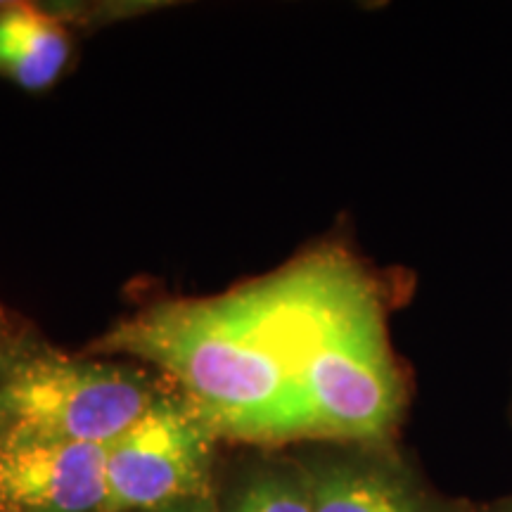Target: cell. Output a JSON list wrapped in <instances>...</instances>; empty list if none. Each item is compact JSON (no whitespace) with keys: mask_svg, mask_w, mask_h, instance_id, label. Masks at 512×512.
Instances as JSON below:
<instances>
[{"mask_svg":"<svg viewBox=\"0 0 512 512\" xmlns=\"http://www.w3.org/2000/svg\"><path fill=\"white\" fill-rule=\"evenodd\" d=\"M100 347L166 370L214 434L261 441L306 437L268 283L214 302L147 311L119 325Z\"/></svg>","mask_w":512,"mask_h":512,"instance_id":"obj_1","label":"cell"},{"mask_svg":"<svg viewBox=\"0 0 512 512\" xmlns=\"http://www.w3.org/2000/svg\"><path fill=\"white\" fill-rule=\"evenodd\" d=\"M306 437L384 444L406 392L373 292L335 259L268 280Z\"/></svg>","mask_w":512,"mask_h":512,"instance_id":"obj_2","label":"cell"},{"mask_svg":"<svg viewBox=\"0 0 512 512\" xmlns=\"http://www.w3.org/2000/svg\"><path fill=\"white\" fill-rule=\"evenodd\" d=\"M145 373L15 344L0 361L3 437L107 446L159 399Z\"/></svg>","mask_w":512,"mask_h":512,"instance_id":"obj_3","label":"cell"},{"mask_svg":"<svg viewBox=\"0 0 512 512\" xmlns=\"http://www.w3.org/2000/svg\"><path fill=\"white\" fill-rule=\"evenodd\" d=\"M214 432L178 396H159L105 446V512H159L207 496Z\"/></svg>","mask_w":512,"mask_h":512,"instance_id":"obj_4","label":"cell"},{"mask_svg":"<svg viewBox=\"0 0 512 512\" xmlns=\"http://www.w3.org/2000/svg\"><path fill=\"white\" fill-rule=\"evenodd\" d=\"M0 512H105V446L0 434Z\"/></svg>","mask_w":512,"mask_h":512,"instance_id":"obj_5","label":"cell"},{"mask_svg":"<svg viewBox=\"0 0 512 512\" xmlns=\"http://www.w3.org/2000/svg\"><path fill=\"white\" fill-rule=\"evenodd\" d=\"M313 512H475L422 484L411 467L377 451L320 460L306 470Z\"/></svg>","mask_w":512,"mask_h":512,"instance_id":"obj_6","label":"cell"},{"mask_svg":"<svg viewBox=\"0 0 512 512\" xmlns=\"http://www.w3.org/2000/svg\"><path fill=\"white\" fill-rule=\"evenodd\" d=\"M67 60L62 24L29 5H0V76L27 91H43L60 79Z\"/></svg>","mask_w":512,"mask_h":512,"instance_id":"obj_7","label":"cell"},{"mask_svg":"<svg viewBox=\"0 0 512 512\" xmlns=\"http://www.w3.org/2000/svg\"><path fill=\"white\" fill-rule=\"evenodd\" d=\"M233 512H313L306 470L271 472L249 484Z\"/></svg>","mask_w":512,"mask_h":512,"instance_id":"obj_8","label":"cell"},{"mask_svg":"<svg viewBox=\"0 0 512 512\" xmlns=\"http://www.w3.org/2000/svg\"><path fill=\"white\" fill-rule=\"evenodd\" d=\"M15 344H17L15 330H12L8 313H5L3 306H0V361L10 354V349L15 347Z\"/></svg>","mask_w":512,"mask_h":512,"instance_id":"obj_9","label":"cell"},{"mask_svg":"<svg viewBox=\"0 0 512 512\" xmlns=\"http://www.w3.org/2000/svg\"><path fill=\"white\" fill-rule=\"evenodd\" d=\"M159 512H219V510H216V505L209 496H200V498H192V501L171 505V508H164Z\"/></svg>","mask_w":512,"mask_h":512,"instance_id":"obj_10","label":"cell"},{"mask_svg":"<svg viewBox=\"0 0 512 512\" xmlns=\"http://www.w3.org/2000/svg\"><path fill=\"white\" fill-rule=\"evenodd\" d=\"M475 512H512V494L486 503H475Z\"/></svg>","mask_w":512,"mask_h":512,"instance_id":"obj_11","label":"cell"},{"mask_svg":"<svg viewBox=\"0 0 512 512\" xmlns=\"http://www.w3.org/2000/svg\"><path fill=\"white\" fill-rule=\"evenodd\" d=\"M508 418H510V425H512V384H510V401H508Z\"/></svg>","mask_w":512,"mask_h":512,"instance_id":"obj_12","label":"cell"}]
</instances>
